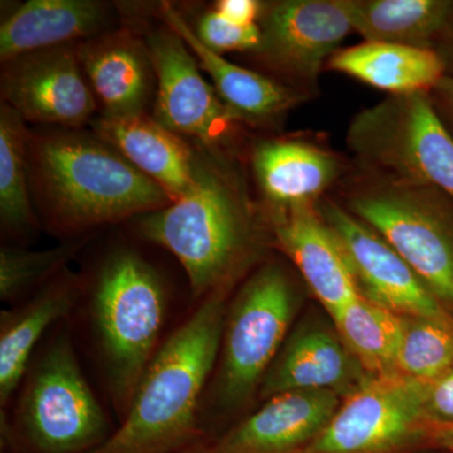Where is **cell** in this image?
I'll list each match as a JSON object with an SVG mask.
<instances>
[{"mask_svg":"<svg viewBox=\"0 0 453 453\" xmlns=\"http://www.w3.org/2000/svg\"><path fill=\"white\" fill-rule=\"evenodd\" d=\"M232 288L211 292L170 334L142 375L120 426L89 453H175L207 440L199 413L219 360Z\"/></svg>","mask_w":453,"mask_h":453,"instance_id":"1","label":"cell"},{"mask_svg":"<svg viewBox=\"0 0 453 453\" xmlns=\"http://www.w3.org/2000/svg\"><path fill=\"white\" fill-rule=\"evenodd\" d=\"M136 226L144 240L180 262L196 300L234 286L264 242L261 219L237 175L205 160L186 196L139 217Z\"/></svg>","mask_w":453,"mask_h":453,"instance_id":"2","label":"cell"},{"mask_svg":"<svg viewBox=\"0 0 453 453\" xmlns=\"http://www.w3.org/2000/svg\"><path fill=\"white\" fill-rule=\"evenodd\" d=\"M29 179L57 231L77 234L163 210L172 199L101 139L29 135Z\"/></svg>","mask_w":453,"mask_h":453,"instance_id":"3","label":"cell"},{"mask_svg":"<svg viewBox=\"0 0 453 453\" xmlns=\"http://www.w3.org/2000/svg\"><path fill=\"white\" fill-rule=\"evenodd\" d=\"M299 294L277 264L259 267L229 300L216 369L203 398L199 425L211 441L217 423L242 413L258 398L265 375L288 339Z\"/></svg>","mask_w":453,"mask_h":453,"instance_id":"4","label":"cell"},{"mask_svg":"<svg viewBox=\"0 0 453 453\" xmlns=\"http://www.w3.org/2000/svg\"><path fill=\"white\" fill-rule=\"evenodd\" d=\"M91 288L92 327L107 392L121 421L159 349L168 300L154 267L127 249L107 256Z\"/></svg>","mask_w":453,"mask_h":453,"instance_id":"5","label":"cell"},{"mask_svg":"<svg viewBox=\"0 0 453 453\" xmlns=\"http://www.w3.org/2000/svg\"><path fill=\"white\" fill-rule=\"evenodd\" d=\"M113 431L59 330L29 365L14 421H2L3 453H89Z\"/></svg>","mask_w":453,"mask_h":453,"instance_id":"6","label":"cell"},{"mask_svg":"<svg viewBox=\"0 0 453 453\" xmlns=\"http://www.w3.org/2000/svg\"><path fill=\"white\" fill-rule=\"evenodd\" d=\"M434 190L392 179L351 196L348 211L387 241L451 311L453 214Z\"/></svg>","mask_w":453,"mask_h":453,"instance_id":"7","label":"cell"},{"mask_svg":"<svg viewBox=\"0 0 453 453\" xmlns=\"http://www.w3.org/2000/svg\"><path fill=\"white\" fill-rule=\"evenodd\" d=\"M349 146L396 180L436 188L453 199V138L427 92L392 95L351 122Z\"/></svg>","mask_w":453,"mask_h":453,"instance_id":"8","label":"cell"},{"mask_svg":"<svg viewBox=\"0 0 453 453\" xmlns=\"http://www.w3.org/2000/svg\"><path fill=\"white\" fill-rule=\"evenodd\" d=\"M428 384L403 375L369 378L301 453H404L428 446Z\"/></svg>","mask_w":453,"mask_h":453,"instance_id":"9","label":"cell"},{"mask_svg":"<svg viewBox=\"0 0 453 453\" xmlns=\"http://www.w3.org/2000/svg\"><path fill=\"white\" fill-rule=\"evenodd\" d=\"M145 46L157 82L155 120L179 136L199 140L205 148L226 144L241 119L205 81L181 35L166 25L149 33Z\"/></svg>","mask_w":453,"mask_h":453,"instance_id":"10","label":"cell"},{"mask_svg":"<svg viewBox=\"0 0 453 453\" xmlns=\"http://www.w3.org/2000/svg\"><path fill=\"white\" fill-rule=\"evenodd\" d=\"M321 219L338 240L362 296L395 314L427 319L453 333L452 312L374 229L333 202L325 203Z\"/></svg>","mask_w":453,"mask_h":453,"instance_id":"11","label":"cell"},{"mask_svg":"<svg viewBox=\"0 0 453 453\" xmlns=\"http://www.w3.org/2000/svg\"><path fill=\"white\" fill-rule=\"evenodd\" d=\"M261 46L271 67L301 82L315 83L324 62L354 31L349 0H285L264 7Z\"/></svg>","mask_w":453,"mask_h":453,"instance_id":"12","label":"cell"},{"mask_svg":"<svg viewBox=\"0 0 453 453\" xmlns=\"http://www.w3.org/2000/svg\"><path fill=\"white\" fill-rule=\"evenodd\" d=\"M82 71L76 47L71 46L9 59L3 62V103L25 121L80 127L97 107Z\"/></svg>","mask_w":453,"mask_h":453,"instance_id":"13","label":"cell"},{"mask_svg":"<svg viewBox=\"0 0 453 453\" xmlns=\"http://www.w3.org/2000/svg\"><path fill=\"white\" fill-rule=\"evenodd\" d=\"M369 378L333 321L310 318L288 334L265 375L258 399L312 390H330L345 398Z\"/></svg>","mask_w":453,"mask_h":453,"instance_id":"14","label":"cell"},{"mask_svg":"<svg viewBox=\"0 0 453 453\" xmlns=\"http://www.w3.org/2000/svg\"><path fill=\"white\" fill-rule=\"evenodd\" d=\"M342 398L330 390L271 396L208 441L210 453H301L321 434Z\"/></svg>","mask_w":453,"mask_h":453,"instance_id":"15","label":"cell"},{"mask_svg":"<svg viewBox=\"0 0 453 453\" xmlns=\"http://www.w3.org/2000/svg\"><path fill=\"white\" fill-rule=\"evenodd\" d=\"M271 226L280 249L299 268L330 320L360 296L338 240L311 205L273 210Z\"/></svg>","mask_w":453,"mask_h":453,"instance_id":"16","label":"cell"},{"mask_svg":"<svg viewBox=\"0 0 453 453\" xmlns=\"http://www.w3.org/2000/svg\"><path fill=\"white\" fill-rule=\"evenodd\" d=\"M94 129L98 139L162 188L173 202L195 187L201 159L181 136L154 118L144 112L103 115L94 121Z\"/></svg>","mask_w":453,"mask_h":453,"instance_id":"17","label":"cell"},{"mask_svg":"<svg viewBox=\"0 0 453 453\" xmlns=\"http://www.w3.org/2000/svg\"><path fill=\"white\" fill-rule=\"evenodd\" d=\"M79 273L65 268L31 299L0 315V404L4 408L25 380L32 356L44 333L67 318L85 292Z\"/></svg>","mask_w":453,"mask_h":453,"instance_id":"18","label":"cell"},{"mask_svg":"<svg viewBox=\"0 0 453 453\" xmlns=\"http://www.w3.org/2000/svg\"><path fill=\"white\" fill-rule=\"evenodd\" d=\"M76 50L104 116L144 112L155 76L145 44L122 31L82 42Z\"/></svg>","mask_w":453,"mask_h":453,"instance_id":"19","label":"cell"},{"mask_svg":"<svg viewBox=\"0 0 453 453\" xmlns=\"http://www.w3.org/2000/svg\"><path fill=\"white\" fill-rule=\"evenodd\" d=\"M106 19V5L95 0H29L2 22L0 58L73 46L100 33Z\"/></svg>","mask_w":453,"mask_h":453,"instance_id":"20","label":"cell"},{"mask_svg":"<svg viewBox=\"0 0 453 453\" xmlns=\"http://www.w3.org/2000/svg\"><path fill=\"white\" fill-rule=\"evenodd\" d=\"M253 170L273 210L309 207L340 172L338 157L324 149L292 140H268L255 148Z\"/></svg>","mask_w":453,"mask_h":453,"instance_id":"21","label":"cell"},{"mask_svg":"<svg viewBox=\"0 0 453 453\" xmlns=\"http://www.w3.org/2000/svg\"><path fill=\"white\" fill-rule=\"evenodd\" d=\"M165 25L181 35L187 46L199 61V67L210 74L214 88L241 120L262 121L276 118L290 110L300 101V95L280 85L264 74L247 70L226 61L198 40L195 29L178 13L170 3L160 7Z\"/></svg>","mask_w":453,"mask_h":453,"instance_id":"22","label":"cell"},{"mask_svg":"<svg viewBox=\"0 0 453 453\" xmlns=\"http://www.w3.org/2000/svg\"><path fill=\"white\" fill-rule=\"evenodd\" d=\"M330 68L392 95L427 92L442 81L445 65L431 49L365 42L338 50Z\"/></svg>","mask_w":453,"mask_h":453,"instance_id":"23","label":"cell"},{"mask_svg":"<svg viewBox=\"0 0 453 453\" xmlns=\"http://www.w3.org/2000/svg\"><path fill=\"white\" fill-rule=\"evenodd\" d=\"M354 31L365 42L428 49L449 18L451 3L442 0H349Z\"/></svg>","mask_w":453,"mask_h":453,"instance_id":"24","label":"cell"},{"mask_svg":"<svg viewBox=\"0 0 453 453\" xmlns=\"http://www.w3.org/2000/svg\"><path fill=\"white\" fill-rule=\"evenodd\" d=\"M345 342L369 377L396 372L403 319L360 295L332 319Z\"/></svg>","mask_w":453,"mask_h":453,"instance_id":"25","label":"cell"},{"mask_svg":"<svg viewBox=\"0 0 453 453\" xmlns=\"http://www.w3.org/2000/svg\"><path fill=\"white\" fill-rule=\"evenodd\" d=\"M29 134L11 106L0 107V220L9 234L27 237L35 226L28 180Z\"/></svg>","mask_w":453,"mask_h":453,"instance_id":"26","label":"cell"},{"mask_svg":"<svg viewBox=\"0 0 453 453\" xmlns=\"http://www.w3.org/2000/svg\"><path fill=\"white\" fill-rule=\"evenodd\" d=\"M396 372L410 380L432 383L453 369V333L422 318L402 316Z\"/></svg>","mask_w":453,"mask_h":453,"instance_id":"27","label":"cell"},{"mask_svg":"<svg viewBox=\"0 0 453 453\" xmlns=\"http://www.w3.org/2000/svg\"><path fill=\"white\" fill-rule=\"evenodd\" d=\"M82 242H67L43 251L22 247L0 250V300L14 303L33 290H40L67 268Z\"/></svg>","mask_w":453,"mask_h":453,"instance_id":"28","label":"cell"},{"mask_svg":"<svg viewBox=\"0 0 453 453\" xmlns=\"http://www.w3.org/2000/svg\"><path fill=\"white\" fill-rule=\"evenodd\" d=\"M195 33L207 49L219 55L232 50H257L262 41L259 25H232L214 11L208 12L199 19Z\"/></svg>","mask_w":453,"mask_h":453,"instance_id":"29","label":"cell"},{"mask_svg":"<svg viewBox=\"0 0 453 453\" xmlns=\"http://www.w3.org/2000/svg\"><path fill=\"white\" fill-rule=\"evenodd\" d=\"M427 413L434 425L453 423V369L428 384Z\"/></svg>","mask_w":453,"mask_h":453,"instance_id":"30","label":"cell"},{"mask_svg":"<svg viewBox=\"0 0 453 453\" xmlns=\"http://www.w3.org/2000/svg\"><path fill=\"white\" fill-rule=\"evenodd\" d=\"M214 12L232 25L246 27L257 25L256 20L261 18L264 5L256 0H219Z\"/></svg>","mask_w":453,"mask_h":453,"instance_id":"31","label":"cell"},{"mask_svg":"<svg viewBox=\"0 0 453 453\" xmlns=\"http://www.w3.org/2000/svg\"><path fill=\"white\" fill-rule=\"evenodd\" d=\"M428 446L437 447V449L453 453V423L451 425H434Z\"/></svg>","mask_w":453,"mask_h":453,"instance_id":"32","label":"cell"},{"mask_svg":"<svg viewBox=\"0 0 453 453\" xmlns=\"http://www.w3.org/2000/svg\"><path fill=\"white\" fill-rule=\"evenodd\" d=\"M175 453H210V449H208V441H196V442L192 443V445L184 447L183 449Z\"/></svg>","mask_w":453,"mask_h":453,"instance_id":"33","label":"cell"}]
</instances>
